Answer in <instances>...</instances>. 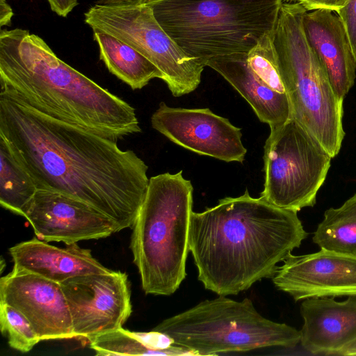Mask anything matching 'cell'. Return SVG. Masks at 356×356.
Wrapping results in <instances>:
<instances>
[{
    "mask_svg": "<svg viewBox=\"0 0 356 356\" xmlns=\"http://www.w3.org/2000/svg\"><path fill=\"white\" fill-rule=\"evenodd\" d=\"M0 136L38 189L77 199L132 227L149 180L145 163L117 141L47 115L0 93Z\"/></svg>",
    "mask_w": 356,
    "mask_h": 356,
    "instance_id": "1",
    "label": "cell"
},
{
    "mask_svg": "<svg viewBox=\"0 0 356 356\" xmlns=\"http://www.w3.org/2000/svg\"><path fill=\"white\" fill-rule=\"evenodd\" d=\"M308 233L297 212L248 190L202 212H192L188 246L197 279L219 296L236 295L264 278L299 248Z\"/></svg>",
    "mask_w": 356,
    "mask_h": 356,
    "instance_id": "2",
    "label": "cell"
},
{
    "mask_svg": "<svg viewBox=\"0 0 356 356\" xmlns=\"http://www.w3.org/2000/svg\"><path fill=\"white\" fill-rule=\"evenodd\" d=\"M0 93L115 140L141 131L129 103L60 59L38 35L0 31Z\"/></svg>",
    "mask_w": 356,
    "mask_h": 356,
    "instance_id": "3",
    "label": "cell"
},
{
    "mask_svg": "<svg viewBox=\"0 0 356 356\" xmlns=\"http://www.w3.org/2000/svg\"><path fill=\"white\" fill-rule=\"evenodd\" d=\"M182 172L149 179L132 227L130 248L146 294L172 295L186 276L193 187Z\"/></svg>",
    "mask_w": 356,
    "mask_h": 356,
    "instance_id": "4",
    "label": "cell"
},
{
    "mask_svg": "<svg viewBox=\"0 0 356 356\" xmlns=\"http://www.w3.org/2000/svg\"><path fill=\"white\" fill-rule=\"evenodd\" d=\"M163 30L204 67L219 56L248 54L273 33L282 0H145Z\"/></svg>",
    "mask_w": 356,
    "mask_h": 356,
    "instance_id": "5",
    "label": "cell"
},
{
    "mask_svg": "<svg viewBox=\"0 0 356 356\" xmlns=\"http://www.w3.org/2000/svg\"><path fill=\"white\" fill-rule=\"evenodd\" d=\"M306 11L298 2H282L273 32V44L291 118L333 159L339 154L345 136L343 99L337 95L322 62L306 39L302 26Z\"/></svg>",
    "mask_w": 356,
    "mask_h": 356,
    "instance_id": "6",
    "label": "cell"
},
{
    "mask_svg": "<svg viewBox=\"0 0 356 356\" xmlns=\"http://www.w3.org/2000/svg\"><path fill=\"white\" fill-rule=\"evenodd\" d=\"M153 330L196 355L246 352L266 347L294 348L300 332L261 316L248 298L236 301L219 296L163 320Z\"/></svg>",
    "mask_w": 356,
    "mask_h": 356,
    "instance_id": "7",
    "label": "cell"
},
{
    "mask_svg": "<svg viewBox=\"0 0 356 356\" xmlns=\"http://www.w3.org/2000/svg\"><path fill=\"white\" fill-rule=\"evenodd\" d=\"M332 159L317 140L289 119L270 129L266 140L265 182L260 197L296 212L314 207Z\"/></svg>",
    "mask_w": 356,
    "mask_h": 356,
    "instance_id": "8",
    "label": "cell"
},
{
    "mask_svg": "<svg viewBox=\"0 0 356 356\" xmlns=\"http://www.w3.org/2000/svg\"><path fill=\"white\" fill-rule=\"evenodd\" d=\"M84 22L92 31L116 37L149 60L162 72L173 96L188 94L200 85L204 66L170 38L145 1L95 3L84 13Z\"/></svg>",
    "mask_w": 356,
    "mask_h": 356,
    "instance_id": "9",
    "label": "cell"
},
{
    "mask_svg": "<svg viewBox=\"0 0 356 356\" xmlns=\"http://www.w3.org/2000/svg\"><path fill=\"white\" fill-rule=\"evenodd\" d=\"M74 338L90 341L97 334L122 327L132 312L127 273L111 270L75 276L60 283Z\"/></svg>",
    "mask_w": 356,
    "mask_h": 356,
    "instance_id": "10",
    "label": "cell"
},
{
    "mask_svg": "<svg viewBox=\"0 0 356 356\" xmlns=\"http://www.w3.org/2000/svg\"><path fill=\"white\" fill-rule=\"evenodd\" d=\"M152 127L175 144L201 155L242 163L247 149L241 129L209 108H184L161 102Z\"/></svg>",
    "mask_w": 356,
    "mask_h": 356,
    "instance_id": "11",
    "label": "cell"
},
{
    "mask_svg": "<svg viewBox=\"0 0 356 356\" xmlns=\"http://www.w3.org/2000/svg\"><path fill=\"white\" fill-rule=\"evenodd\" d=\"M35 236L66 245L106 238L118 232L115 222L90 205L65 194L38 189L24 216Z\"/></svg>",
    "mask_w": 356,
    "mask_h": 356,
    "instance_id": "12",
    "label": "cell"
},
{
    "mask_svg": "<svg viewBox=\"0 0 356 356\" xmlns=\"http://www.w3.org/2000/svg\"><path fill=\"white\" fill-rule=\"evenodd\" d=\"M275 286L296 300L310 298L356 297V256L321 249L289 254L272 277Z\"/></svg>",
    "mask_w": 356,
    "mask_h": 356,
    "instance_id": "13",
    "label": "cell"
},
{
    "mask_svg": "<svg viewBox=\"0 0 356 356\" xmlns=\"http://www.w3.org/2000/svg\"><path fill=\"white\" fill-rule=\"evenodd\" d=\"M0 302L21 312L40 341L74 338L60 283L13 266L0 279Z\"/></svg>",
    "mask_w": 356,
    "mask_h": 356,
    "instance_id": "14",
    "label": "cell"
},
{
    "mask_svg": "<svg viewBox=\"0 0 356 356\" xmlns=\"http://www.w3.org/2000/svg\"><path fill=\"white\" fill-rule=\"evenodd\" d=\"M302 347L312 355H338L356 339V297L310 298L300 305Z\"/></svg>",
    "mask_w": 356,
    "mask_h": 356,
    "instance_id": "15",
    "label": "cell"
},
{
    "mask_svg": "<svg viewBox=\"0 0 356 356\" xmlns=\"http://www.w3.org/2000/svg\"><path fill=\"white\" fill-rule=\"evenodd\" d=\"M335 12L306 11L302 26L306 39L322 62L337 95L344 99L356 78V60L344 25Z\"/></svg>",
    "mask_w": 356,
    "mask_h": 356,
    "instance_id": "16",
    "label": "cell"
},
{
    "mask_svg": "<svg viewBox=\"0 0 356 356\" xmlns=\"http://www.w3.org/2000/svg\"><path fill=\"white\" fill-rule=\"evenodd\" d=\"M14 267L60 283L78 275L108 273L111 270L94 258L91 251L77 243L60 248L37 236L9 249Z\"/></svg>",
    "mask_w": 356,
    "mask_h": 356,
    "instance_id": "17",
    "label": "cell"
},
{
    "mask_svg": "<svg viewBox=\"0 0 356 356\" xmlns=\"http://www.w3.org/2000/svg\"><path fill=\"white\" fill-rule=\"evenodd\" d=\"M248 54H236L207 60L209 67L221 75L250 104L259 120L274 129L291 118L286 93L277 92L263 83L247 62Z\"/></svg>",
    "mask_w": 356,
    "mask_h": 356,
    "instance_id": "18",
    "label": "cell"
},
{
    "mask_svg": "<svg viewBox=\"0 0 356 356\" xmlns=\"http://www.w3.org/2000/svg\"><path fill=\"white\" fill-rule=\"evenodd\" d=\"M92 31L99 59L111 74L132 90L143 88L153 79H163L159 68L134 48L107 33Z\"/></svg>",
    "mask_w": 356,
    "mask_h": 356,
    "instance_id": "19",
    "label": "cell"
},
{
    "mask_svg": "<svg viewBox=\"0 0 356 356\" xmlns=\"http://www.w3.org/2000/svg\"><path fill=\"white\" fill-rule=\"evenodd\" d=\"M38 191L29 172L14 154L8 143L0 136V204L24 216Z\"/></svg>",
    "mask_w": 356,
    "mask_h": 356,
    "instance_id": "20",
    "label": "cell"
},
{
    "mask_svg": "<svg viewBox=\"0 0 356 356\" xmlns=\"http://www.w3.org/2000/svg\"><path fill=\"white\" fill-rule=\"evenodd\" d=\"M312 241L321 249L356 256V193L325 211Z\"/></svg>",
    "mask_w": 356,
    "mask_h": 356,
    "instance_id": "21",
    "label": "cell"
},
{
    "mask_svg": "<svg viewBox=\"0 0 356 356\" xmlns=\"http://www.w3.org/2000/svg\"><path fill=\"white\" fill-rule=\"evenodd\" d=\"M89 343L96 355H165L145 346L135 332L122 327L100 333Z\"/></svg>",
    "mask_w": 356,
    "mask_h": 356,
    "instance_id": "22",
    "label": "cell"
},
{
    "mask_svg": "<svg viewBox=\"0 0 356 356\" xmlns=\"http://www.w3.org/2000/svg\"><path fill=\"white\" fill-rule=\"evenodd\" d=\"M273 32L264 35L248 53L247 62L263 83L277 92L286 93L278 70Z\"/></svg>",
    "mask_w": 356,
    "mask_h": 356,
    "instance_id": "23",
    "label": "cell"
},
{
    "mask_svg": "<svg viewBox=\"0 0 356 356\" xmlns=\"http://www.w3.org/2000/svg\"><path fill=\"white\" fill-rule=\"evenodd\" d=\"M0 327L9 346L21 353L29 352L40 338L29 320L12 306L0 302Z\"/></svg>",
    "mask_w": 356,
    "mask_h": 356,
    "instance_id": "24",
    "label": "cell"
},
{
    "mask_svg": "<svg viewBox=\"0 0 356 356\" xmlns=\"http://www.w3.org/2000/svg\"><path fill=\"white\" fill-rule=\"evenodd\" d=\"M336 13L346 30L356 60V0H348L344 6Z\"/></svg>",
    "mask_w": 356,
    "mask_h": 356,
    "instance_id": "25",
    "label": "cell"
},
{
    "mask_svg": "<svg viewBox=\"0 0 356 356\" xmlns=\"http://www.w3.org/2000/svg\"><path fill=\"white\" fill-rule=\"evenodd\" d=\"M300 3L307 11L327 9L337 12L344 6L348 0H290Z\"/></svg>",
    "mask_w": 356,
    "mask_h": 356,
    "instance_id": "26",
    "label": "cell"
},
{
    "mask_svg": "<svg viewBox=\"0 0 356 356\" xmlns=\"http://www.w3.org/2000/svg\"><path fill=\"white\" fill-rule=\"evenodd\" d=\"M51 10L58 16L66 17L79 4L78 0H47Z\"/></svg>",
    "mask_w": 356,
    "mask_h": 356,
    "instance_id": "27",
    "label": "cell"
},
{
    "mask_svg": "<svg viewBox=\"0 0 356 356\" xmlns=\"http://www.w3.org/2000/svg\"><path fill=\"white\" fill-rule=\"evenodd\" d=\"M13 12L6 0H0V27L10 26Z\"/></svg>",
    "mask_w": 356,
    "mask_h": 356,
    "instance_id": "28",
    "label": "cell"
},
{
    "mask_svg": "<svg viewBox=\"0 0 356 356\" xmlns=\"http://www.w3.org/2000/svg\"><path fill=\"white\" fill-rule=\"evenodd\" d=\"M144 1L145 0H98L95 3L100 5H113L121 3H136Z\"/></svg>",
    "mask_w": 356,
    "mask_h": 356,
    "instance_id": "29",
    "label": "cell"
},
{
    "mask_svg": "<svg viewBox=\"0 0 356 356\" xmlns=\"http://www.w3.org/2000/svg\"><path fill=\"white\" fill-rule=\"evenodd\" d=\"M340 355L353 356L356 355V339L348 344L343 350L341 353Z\"/></svg>",
    "mask_w": 356,
    "mask_h": 356,
    "instance_id": "30",
    "label": "cell"
},
{
    "mask_svg": "<svg viewBox=\"0 0 356 356\" xmlns=\"http://www.w3.org/2000/svg\"><path fill=\"white\" fill-rule=\"evenodd\" d=\"M282 1H290V0H282Z\"/></svg>",
    "mask_w": 356,
    "mask_h": 356,
    "instance_id": "31",
    "label": "cell"
}]
</instances>
